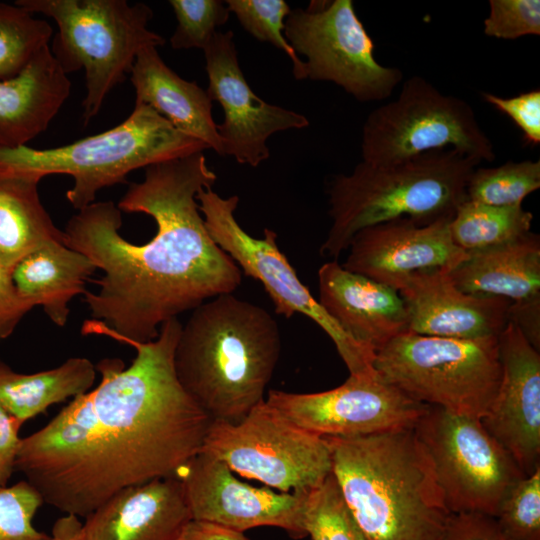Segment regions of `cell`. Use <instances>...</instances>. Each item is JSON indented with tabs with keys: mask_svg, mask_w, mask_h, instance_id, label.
<instances>
[{
	"mask_svg": "<svg viewBox=\"0 0 540 540\" xmlns=\"http://www.w3.org/2000/svg\"><path fill=\"white\" fill-rule=\"evenodd\" d=\"M96 367L85 357L35 373H19L0 359V407L21 424L61 403L90 391Z\"/></svg>",
	"mask_w": 540,
	"mask_h": 540,
	"instance_id": "obj_26",
	"label": "cell"
},
{
	"mask_svg": "<svg viewBox=\"0 0 540 540\" xmlns=\"http://www.w3.org/2000/svg\"><path fill=\"white\" fill-rule=\"evenodd\" d=\"M481 164L454 149L430 151L408 161L371 165L361 161L329 184L332 220L320 254L336 260L362 229L402 218L429 224L452 218Z\"/></svg>",
	"mask_w": 540,
	"mask_h": 540,
	"instance_id": "obj_5",
	"label": "cell"
},
{
	"mask_svg": "<svg viewBox=\"0 0 540 540\" xmlns=\"http://www.w3.org/2000/svg\"><path fill=\"white\" fill-rule=\"evenodd\" d=\"M397 291L407 311V332L473 340L498 337L508 323L511 301L463 292L447 270L413 273Z\"/></svg>",
	"mask_w": 540,
	"mask_h": 540,
	"instance_id": "obj_19",
	"label": "cell"
},
{
	"mask_svg": "<svg viewBox=\"0 0 540 540\" xmlns=\"http://www.w3.org/2000/svg\"><path fill=\"white\" fill-rule=\"evenodd\" d=\"M34 303L20 295L11 277V271L0 265V341L13 334Z\"/></svg>",
	"mask_w": 540,
	"mask_h": 540,
	"instance_id": "obj_39",
	"label": "cell"
},
{
	"mask_svg": "<svg viewBox=\"0 0 540 540\" xmlns=\"http://www.w3.org/2000/svg\"><path fill=\"white\" fill-rule=\"evenodd\" d=\"M284 36L306 58L307 78L332 82L359 102L387 100L403 80L401 69L376 60L373 40L351 0L312 2L307 9L291 10Z\"/></svg>",
	"mask_w": 540,
	"mask_h": 540,
	"instance_id": "obj_13",
	"label": "cell"
},
{
	"mask_svg": "<svg viewBox=\"0 0 540 540\" xmlns=\"http://www.w3.org/2000/svg\"><path fill=\"white\" fill-rule=\"evenodd\" d=\"M414 431L450 513L496 516L507 493L526 476L479 418L428 406Z\"/></svg>",
	"mask_w": 540,
	"mask_h": 540,
	"instance_id": "obj_10",
	"label": "cell"
},
{
	"mask_svg": "<svg viewBox=\"0 0 540 540\" xmlns=\"http://www.w3.org/2000/svg\"><path fill=\"white\" fill-rule=\"evenodd\" d=\"M443 149L481 163L496 158L472 106L418 75L403 82L395 99L374 109L362 128V161L371 165L401 163Z\"/></svg>",
	"mask_w": 540,
	"mask_h": 540,
	"instance_id": "obj_9",
	"label": "cell"
},
{
	"mask_svg": "<svg viewBox=\"0 0 540 540\" xmlns=\"http://www.w3.org/2000/svg\"><path fill=\"white\" fill-rule=\"evenodd\" d=\"M182 324L129 343V367L105 358L99 385L76 396L47 425L21 438L15 469L44 503L86 518L113 494L179 476L200 452L212 422L180 385L174 353Z\"/></svg>",
	"mask_w": 540,
	"mask_h": 540,
	"instance_id": "obj_2",
	"label": "cell"
},
{
	"mask_svg": "<svg viewBox=\"0 0 540 540\" xmlns=\"http://www.w3.org/2000/svg\"><path fill=\"white\" fill-rule=\"evenodd\" d=\"M206 149L151 107L135 102L132 113L117 126L68 145L0 146V177L40 182L52 174L70 175L73 186L66 198L79 210L93 203L101 189L125 182L136 169Z\"/></svg>",
	"mask_w": 540,
	"mask_h": 540,
	"instance_id": "obj_6",
	"label": "cell"
},
{
	"mask_svg": "<svg viewBox=\"0 0 540 540\" xmlns=\"http://www.w3.org/2000/svg\"><path fill=\"white\" fill-rule=\"evenodd\" d=\"M484 34L503 40L540 35L539 0H489Z\"/></svg>",
	"mask_w": 540,
	"mask_h": 540,
	"instance_id": "obj_36",
	"label": "cell"
},
{
	"mask_svg": "<svg viewBox=\"0 0 540 540\" xmlns=\"http://www.w3.org/2000/svg\"><path fill=\"white\" fill-rule=\"evenodd\" d=\"M325 439L343 498L370 540H440L450 512L414 428Z\"/></svg>",
	"mask_w": 540,
	"mask_h": 540,
	"instance_id": "obj_4",
	"label": "cell"
},
{
	"mask_svg": "<svg viewBox=\"0 0 540 540\" xmlns=\"http://www.w3.org/2000/svg\"><path fill=\"white\" fill-rule=\"evenodd\" d=\"M53 540H84L83 524L77 516L65 514L52 527Z\"/></svg>",
	"mask_w": 540,
	"mask_h": 540,
	"instance_id": "obj_43",
	"label": "cell"
},
{
	"mask_svg": "<svg viewBox=\"0 0 540 540\" xmlns=\"http://www.w3.org/2000/svg\"><path fill=\"white\" fill-rule=\"evenodd\" d=\"M71 81L45 47L17 77L0 81V146L27 145L68 99Z\"/></svg>",
	"mask_w": 540,
	"mask_h": 540,
	"instance_id": "obj_23",
	"label": "cell"
},
{
	"mask_svg": "<svg viewBox=\"0 0 540 540\" xmlns=\"http://www.w3.org/2000/svg\"><path fill=\"white\" fill-rule=\"evenodd\" d=\"M498 352L501 380L481 422L529 475L540 467V354L510 322Z\"/></svg>",
	"mask_w": 540,
	"mask_h": 540,
	"instance_id": "obj_17",
	"label": "cell"
},
{
	"mask_svg": "<svg viewBox=\"0 0 540 540\" xmlns=\"http://www.w3.org/2000/svg\"><path fill=\"white\" fill-rule=\"evenodd\" d=\"M540 188V161H509L497 167H477L466 187V200L497 207L522 205Z\"/></svg>",
	"mask_w": 540,
	"mask_h": 540,
	"instance_id": "obj_30",
	"label": "cell"
},
{
	"mask_svg": "<svg viewBox=\"0 0 540 540\" xmlns=\"http://www.w3.org/2000/svg\"><path fill=\"white\" fill-rule=\"evenodd\" d=\"M440 540H513L495 516L480 512L450 513Z\"/></svg>",
	"mask_w": 540,
	"mask_h": 540,
	"instance_id": "obj_38",
	"label": "cell"
},
{
	"mask_svg": "<svg viewBox=\"0 0 540 540\" xmlns=\"http://www.w3.org/2000/svg\"><path fill=\"white\" fill-rule=\"evenodd\" d=\"M377 374L413 400L481 419L501 380L498 337L402 333L375 352Z\"/></svg>",
	"mask_w": 540,
	"mask_h": 540,
	"instance_id": "obj_8",
	"label": "cell"
},
{
	"mask_svg": "<svg viewBox=\"0 0 540 540\" xmlns=\"http://www.w3.org/2000/svg\"><path fill=\"white\" fill-rule=\"evenodd\" d=\"M461 291L519 302L540 295V238L523 237L490 249L468 254L450 271Z\"/></svg>",
	"mask_w": 540,
	"mask_h": 540,
	"instance_id": "obj_25",
	"label": "cell"
},
{
	"mask_svg": "<svg viewBox=\"0 0 540 540\" xmlns=\"http://www.w3.org/2000/svg\"><path fill=\"white\" fill-rule=\"evenodd\" d=\"M507 318L508 322L514 324L525 339L540 351V295L511 302Z\"/></svg>",
	"mask_w": 540,
	"mask_h": 540,
	"instance_id": "obj_41",
	"label": "cell"
},
{
	"mask_svg": "<svg viewBox=\"0 0 540 540\" xmlns=\"http://www.w3.org/2000/svg\"><path fill=\"white\" fill-rule=\"evenodd\" d=\"M451 219L419 224L402 218L362 229L342 266L395 290L413 273L451 271L468 257L451 238Z\"/></svg>",
	"mask_w": 540,
	"mask_h": 540,
	"instance_id": "obj_18",
	"label": "cell"
},
{
	"mask_svg": "<svg viewBox=\"0 0 540 540\" xmlns=\"http://www.w3.org/2000/svg\"><path fill=\"white\" fill-rule=\"evenodd\" d=\"M280 351L272 315L225 293L192 310L174 367L180 385L212 421L238 423L265 400Z\"/></svg>",
	"mask_w": 540,
	"mask_h": 540,
	"instance_id": "obj_3",
	"label": "cell"
},
{
	"mask_svg": "<svg viewBox=\"0 0 540 540\" xmlns=\"http://www.w3.org/2000/svg\"><path fill=\"white\" fill-rule=\"evenodd\" d=\"M51 25L18 6L0 2V81L20 75L52 39Z\"/></svg>",
	"mask_w": 540,
	"mask_h": 540,
	"instance_id": "obj_29",
	"label": "cell"
},
{
	"mask_svg": "<svg viewBox=\"0 0 540 540\" xmlns=\"http://www.w3.org/2000/svg\"><path fill=\"white\" fill-rule=\"evenodd\" d=\"M85 519L84 540H179L192 516L172 476L121 489Z\"/></svg>",
	"mask_w": 540,
	"mask_h": 540,
	"instance_id": "obj_20",
	"label": "cell"
},
{
	"mask_svg": "<svg viewBox=\"0 0 540 540\" xmlns=\"http://www.w3.org/2000/svg\"><path fill=\"white\" fill-rule=\"evenodd\" d=\"M484 101L507 115L523 133L527 142L540 143V90L520 93L512 97L483 92Z\"/></svg>",
	"mask_w": 540,
	"mask_h": 540,
	"instance_id": "obj_37",
	"label": "cell"
},
{
	"mask_svg": "<svg viewBox=\"0 0 540 540\" xmlns=\"http://www.w3.org/2000/svg\"><path fill=\"white\" fill-rule=\"evenodd\" d=\"M130 75L136 93L135 102L151 107L177 130L224 156L217 124L212 117V99L207 90L176 74L154 46L139 52Z\"/></svg>",
	"mask_w": 540,
	"mask_h": 540,
	"instance_id": "obj_22",
	"label": "cell"
},
{
	"mask_svg": "<svg viewBox=\"0 0 540 540\" xmlns=\"http://www.w3.org/2000/svg\"><path fill=\"white\" fill-rule=\"evenodd\" d=\"M192 520L244 533L276 527L291 537L307 536L303 512L308 493H277L241 482L217 457L200 451L179 474Z\"/></svg>",
	"mask_w": 540,
	"mask_h": 540,
	"instance_id": "obj_15",
	"label": "cell"
},
{
	"mask_svg": "<svg viewBox=\"0 0 540 540\" xmlns=\"http://www.w3.org/2000/svg\"><path fill=\"white\" fill-rule=\"evenodd\" d=\"M233 32H217L203 50L209 78L207 92L224 112L217 124L224 156L257 167L269 158V137L289 129H302L308 119L295 111L267 103L250 88L241 70Z\"/></svg>",
	"mask_w": 540,
	"mask_h": 540,
	"instance_id": "obj_16",
	"label": "cell"
},
{
	"mask_svg": "<svg viewBox=\"0 0 540 540\" xmlns=\"http://www.w3.org/2000/svg\"><path fill=\"white\" fill-rule=\"evenodd\" d=\"M318 288L326 312L374 353L408 331L407 311L398 291L346 270L337 260L319 268Z\"/></svg>",
	"mask_w": 540,
	"mask_h": 540,
	"instance_id": "obj_21",
	"label": "cell"
},
{
	"mask_svg": "<svg viewBox=\"0 0 540 540\" xmlns=\"http://www.w3.org/2000/svg\"><path fill=\"white\" fill-rule=\"evenodd\" d=\"M196 199L213 241L241 272L262 283L277 314L290 318L299 313L313 320L333 341L351 376L375 373V353L351 337L312 296L280 251L273 230L264 229L260 239L249 235L234 215L236 195L223 198L209 188L199 191Z\"/></svg>",
	"mask_w": 540,
	"mask_h": 540,
	"instance_id": "obj_12",
	"label": "cell"
},
{
	"mask_svg": "<svg viewBox=\"0 0 540 540\" xmlns=\"http://www.w3.org/2000/svg\"><path fill=\"white\" fill-rule=\"evenodd\" d=\"M39 182L0 177V265L8 270L50 240L64 241L41 203Z\"/></svg>",
	"mask_w": 540,
	"mask_h": 540,
	"instance_id": "obj_27",
	"label": "cell"
},
{
	"mask_svg": "<svg viewBox=\"0 0 540 540\" xmlns=\"http://www.w3.org/2000/svg\"><path fill=\"white\" fill-rule=\"evenodd\" d=\"M200 451L283 493H309L332 472L326 439L291 424L265 400L238 423L212 421Z\"/></svg>",
	"mask_w": 540,
	"mask_h": 540,
	"instance_id": "obj_11",
	"label": "cell"
},
{
	"mask_svg": "<svg viewBox=\"0 0 540 540\" xmlns=\"http://www.w3.org/2000/svg\"><path fill=\"white\" fill-rule=\"evenodd\" d=\"M23 424L0 407V488L7 483L16 470V459L21 438L19 431Z\"/></svg>",
	"mask_w": 540,
	"mask_h": 540,
	"instance_id": "obj_40",
	"label": "cell"
},
{
	"mask_svg": "<svg viewBox=\"0 0 540 540\" xmlns=\"http://www.w3.org/2000/svg\"><path fill=\"white\" fill-rule=\"evenodd\" d=\"M179 540H249L244 533L218 525L192 520Z\"/></svg>",
	"mask_w": 540,
	"mask_h": 540,
	"instance_id": "obj_42",
	"label": "cell"
},
{
	"mask_svg": "<svg viewBox=\"0 0 540 540\" xmlns=\"http://www.w3.org/2000/svg\"><path fill=\"white\" fill-rule=\"evenodd\" d=\"M31 14L52 18L58 31L51 53L62 70H84L86 96L83 120L87 125L100 111L105 97L130 74L139 52L159 47L165 39L148 29L153 17L145 3L126 0H17Z\"/></svg>",
	"mask_w": 540,
	"mask_h": 540,
	"instance_id": "obj_7",
	"label": "cell"
},
{
	"mask_svg": "<svg viewBox=\"0 0 540 540\" xmlns=\"http://www.w3.org/2000/svg\"><path fill=\"white\" fill-rule=\"evenodd\" d=\"M533 214L522 205L497 207L469 200L462 202L450 221V234L467 254L498 247L528 234Z\"/></svg>",
	"mask_w": 540,
	"mask_h": 540,
	"instance_id": "obj_28",
	"label": "cell"
},
{
	"mask_svg": "<svg viewBox=\"0 0 540 540\" xmlns=\"http://www.w3.org/2000/svg\"><path fill=\"white\" fill-rule=\"evenodd\" d=\"M43 503L40 493L26 480L0 488V540H53L32 524Z\"/></svg>",
	"mask_w": 540,
	"mask_h": 540,
	"instance_id": "obj_35",
	"label": "cell"
},
{
	"mask_svg": "<svg viewBox=\"0 0 540 540\" xmlns=\"http://www.w3.org/2000/svg\"><path fill=\"white\" fill-rule=\"evenodd\" d=\"M241 26L260 41L269 42L282 50L293 64L297 80L307 79L304 61L292 49L284 36L285 20L291 9L283 0H227Z\"/></svg>",
	"mask_w": 540,
	"mask_h": 540,
	"instance_id": "obj_32",
	"label": "cell"
},
{
	"mask_svg": "<svg viewBox=\"0 0 540 540\" xmlns=\"http://www.w3.org/2000/svg\"><path fill=\"white\" fill-rule=\"evenodd\" d=\"M495 518L513 540H540V467L511 488Z\"/></svg>",
	"mask_w": 540,
	"mask_h": 540,
	"instance_id": "obj_34",
	"label": "cell"
},
{
	"mask_svg": "<svg viewBox=\"0 0 540 540\" xmlns=\"http://www.w3.org/2000/svg\"><path fill=\"white\" fill-rule=\"evenodd\" d=\"M216 180L203 152L162 161L118 205L93 202L68 220L65 245L103 271L98 290L83 294L92 319L82 334L150 342L166 321L240 286V268L211 238L196 199Z\"/></svg>",
	"mask_w": 540,
	"mask_h": 540,
	"instance_id": "obj_1",
	"label": "cell"
},
{
	"mask_svg": "<svg viewBox=\"0 0 540 540\" xmlns=\"http://www.w3.org/2000/svg\"><path fill=\"white\" fill-rule=\"evenodd\" d=\"M177 26L170 38L173 49H205L227 22L230 11L221 0H170Z\"/></svg>",
	"mask_w": 540,
	"mask_h": 540,
	"instance_id": "obj_33",
	"label": "cell"
},
{
	"mask_svg": "<svg viewBox=\"0 0 540 540\" xmlns=\"http://www.w3.org/2000/svg\"><path fill=\"white\" fill-rule=\"evenodd\" d=\"M96 270L86 255L64 241L50 240L24 256L11 270V277L20 295L41 306L62 327L69 318V303L86 292V282Z\"/></svg>",
	"mask_w": 540,
	"mask_h": 540,
	"instance_id": "obj_24",
	"label": "cell"
},
{
	"mask_svg": "<svg viewBox=\"0 0 540 540\" xmlns=\"http://www.w3.org/2000/svg\"><path fill=\"white\" fill-rule=\"evenodd\" d=\"M303 523L312 540H370L348 508L332 472L307 494Z\"/></svg>",
	"mask_w": 540,
	"mask_h": 540,
	"instance_id": "obj_31",
	"label": "cell"
},
{
	"mask_svg": "<svg viewBox=\"0 0 540 540\" xmlns=\"http://www.w3.org/2000/svg\"><path fill=\"white\" fill-rule=\"evenodd\" d=\"M265 402L296 427L320 437H363L414 428L428 405L378 374L349 376L317 393L270 390Z\"/></svg>",
	"mask_w": 540,
	"mask_h": 540,
	"instance_id": "obj_14",
	"label": "cell"
}]
</instances>
